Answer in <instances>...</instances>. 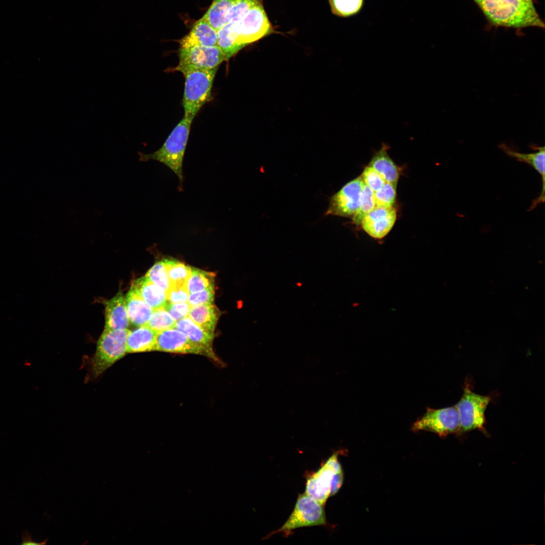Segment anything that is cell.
Returning a JSON list of instances; mask_svg holds the SVG:
<instances>
[{
    "instance_id": "obj_1",
    "label": "cell",
    "mask_w": 545,
    "mask_h": 545,
    "mask_svg": "<svg viewBox=\"0 0 545 545\" xmlns=\"http://www.w3.org/2000/svg\"><path fill=\"white\" fill-rule=\"evenodd\" d=\"M493 24L515 29L536 27L544 24L533 3L523 0H473Z\"/></svg>"
},
{
    "instance_id": "obj_2",
    "label": "cell",
    "mask_w": 545,
    "mask_h": 545,
    "mask_svg": "<svg viewBox=\"0 0 545 545\" xmlns=\"http://www.w3.org/2000/svg\"><path fill=\"white\" fill-rule=\"evenodd\" d=\"M192 122L184 117L160 148L151 153L140 154L141 160H156L170 169L179 179L178 189L180 191H183V162Z\"/></svg>"
},
{
    "instance_id": "obj_3",
    "label": "cell",
    "mask_w": 545,
    "mask_h": 545,
    "mask_svg": "<svg viewBox=\"0 0 545 545\" xmlns=\"http://www.w3.org/2000/svg\"><path fill=\"white\" fill-rule=\"evenodd\" d=\"M217 70L218 68L195 70L183 74L185 78L182 99L184 117L193 121L201 107L209 100Z\"/></svg>"
},
{
    "instance_id": "obj_4",
    "label": "cell",
    "mask_w": 545,
    "mask_h": 545,
    "mask_svg": "<svg viewBox=\"0 0 545 545\" xmlns=\"http://www.w3.org/2000/svg\"><path fill=\"white\" fill-rule=\"evenodd\" d=\"M130 330L104 328L97 342L91 361V371L96 377L127 353V339Z\"/></svg>"
},
{
    "instance_id": "obj_5",
    "label": "cell",
    "mask_w": 545,
    "mask_h": 545,
    "mask_svg": "<svg viewBox=\"0 0 545 545\" xmlns=\"http://www.w3.org/2000/svg\"><path fill=\"white\" fill-rule=\"evenodd\" d=\"M491 400L489 396L475 393L470 384L465 383L463 394L455 405L460 418L459 434L474 429L485 432V411Z\"/></svg>"
},
{
    "instance_id": "obj_6",
    "label": "cell",
    "mask_w": 545,
    "mask_h": 545,
    "mask_svg": "<svg viewBox=\"0 0 545 545\" xmlns=\"http://www.w3.org/2000/svg\"><path fill=\"white\" fill-rule=\"evenodd\" d=\"M326 523L324 505L304 493L299 495L293 511L283 525L265 538L277 533H287L298 528L324 525Z\"/></svg>"
},
{
    "instance_id": "obj_7",
    "label": "cell",
    "mask_w": 545,
    "mask_h": 545,
    "mask_svg": "<svg viewBox=\"0 0 545 545\" xmlns=\"http://www.w3.org/2000/svg\"><path fill=\"white\" fill-rule=\"evenodd\" d=\"M178 54L179 62L173 71L180 72L183 74L195 70L216 68L225 61L224 54L217 45L180 47Z\"/></svg>"
},
{
    "instance_id": "obj_8",
    "label": "cell",
    "mask_w": 545,
    "mask_h": 545,
    "mask_svg": "<svg viewBox=\"0 0 545 545\" xmlns=\"http://www.w3.org/2000/svg\"><path fill=\"white\" fill-rule=\"evenodd\" d=\"M459 427V416L454 405L439 409L427 408L425 413L413 424L412 430L428 431L445 437L458 433Z\"/></svg>"
},
{
    "instance_id": "obj_9",
    "label": "cell",
    "mask_w": 545,
    "mask_h": 545,
    "mask_svg": "<svg viewBox=\"0 0 545 545\" xmlns=\"http://www.w3.org/2000/svg\"><path fill=\"white\" fill-rule=\"evenodd\" d=\"M238 22V42L245 46L272 32V28L264 10L262 2L254 6Z\"/></svg>"
},
{
    "instance_id": "obj_10",
    "label": "cell",
    "mask_w": 545,
    "mask_h": 545,
    "mask_svg": "<svg viewBox=\"0 0 545 545\" xmlns=\"http://www.w3.org/2000/svg\"><path fill=\"white\" fill-rule=\"evenodd\" d=\"M338 455H332L317 471L307 478L305 493L323 505L331 496L335 474L342 470Z\"/></svg>"
},
{
    "instance_id": "obj_11",
    "label": "cell",
    "mask_w": 545,
    "mask_h": 545,
    "mask_svg": "<svg viewBox=\"0 0 545 545\" xmlns=\"http://www.w3.org/2000/svg\"><path fill=\"white\" fill-rule=\"evenodd\" d=\"M155 351L204 355L217 360L213 350L197 345L179 330L173 328L157 333Z\"/></svg>"
},
{
    "instance_id": "obj_12",
    "label": "cell",
    "mask_w": 545,
    "mask_h": 545,
    "mask_svg": "<svg viewBox=\"0 0 545 545\" xmlns=\"http://www.w3.org/2000/svg\"><path fill=\"white\" fill-rule=\"evenodd\" d=\"M363 184L361 176L345 184L331 197L324 215L352 217L358 208Z\"/></svg>"
},
{
    "instance_id": "obj_13",
    "label": "cell",
    "mask_w": 545,
    "mask_h": 545,
    "mask_svg": "<svg viewBox=\"0 0 545 545\" xmlns=\"http://www.w3.org/2000/svg\"><path fill=\"white\" fill-rule=\"evenodd\" d=\"M396 216V210L393 206H376L363 217L360 225L364 231L371 237L382 239L393 227Z\"/></svg>"
},
{
    "instance_id": "obj_14",
    "label": "cell",
    "mask_w": 545,
    "mask_h": 545,
    "mask_svg": "<svg viewBox=\"0 0 545 545\" xmlns=\"http://www.w3.org/2000/svg\"><path fill=\"white\" fill-rule=\"evenodd\" d=\"M499 147L508 156L517 160L525 162L533 167L540 174L542 179V190L538 197L533 200L528 210L535 208L538 204L544 202L545 189V149L544 146L536 147L537 151L530 153H521L514 151L506 144H500Z\"/></svg>"
},
{
    "instance_id": "obj_15",
    "label": "cell",
    "mask_w": 545,
    "mask_h": 545,
    "mask_svg": "<svg viewBox=\"0 0 545 545\" xmlns=\"http://www.w3.org/2000/svg\"><path fill=\"white\" fill-rule=\"evenodd\" d=\"M217 32L202 17L194 23L189 33L178 41L180 47L217 46Z\"/></svg>"
},
{
    "instance_id": "obj_16",
    "label": "cell",
    "mask_w": 545,
    "mask_h": 545,
    "mask_svg": "<svg viewBox=\"0 0 545 545\" xmlns=\"http://www.w3.org/2000/svg\"><path fill=\"white\" fill-rule=\"evenodd\" d=\"M105 328L113 329H126L129 320L125 297L119 292L114 297L105 302Z\"/></svg>"
},
{
    "instance_id": "obj_17",
    "label": "cell",
    "mask_w": 545,
    "mask_h": 545,
    "mask_svg": "<svg viewBox=\"0 0 545 545\" xmlns=\"http://www.w3.org/2000/svg\"><path fill=\"white\" fill-rule=\"evenodd\" d=\"M131 287L153 310L162 308L167 302L166 292L145 276L134 281Z\"/></svg>"
},
{
    "instance_id": "obj_18",
    "label": "cell",
    "mask_w": 545,
    "mask_h": 545,
    "mask_svg": "<svg viewBox=\"0 0 545 545\" xmlns=\"http://www.w3.org/2000/svg\"><path fill=\"white\" fill-rule=\"evenodd\" d=\"M157 333L146 325L130 331L127 339V353L155 351Z\"/></svg>"
},
{
    "instance_id": "obj_19",
    "label": "cell",
    "mask_w": 545,
    "mask_h": 545,
    "mask_svg": "<svg viewBox=\"0 0 545 545\" xmlns=\"http://www.w3.org/2000/svg\"><path fill=\"white\" fill-rule=\"evenodd\" d=\"M125 300L129 322L137 326L147 325L153 309L132 287Z\"/></svg>"
},
{
    "instance_id": "obj_20",
    "label": "cell",
    "mask_w": 545,
    "mask_h": 545,
    "mask_svg": "<svg viewBox=\"0 0 545 545\" xmlns=\"http://www.w3.org/2000/svg\"><path fill=\"white\" fill-rule=\"evenodd\" d=\"M388 146L383 143L373 156L369 166L382 177L385 182L397 186L399 178V169L389 155Z\"/></svg>"
},
{
    "instance_id": "obj_21",
    "label": "cell",
    "mask_w": 545,
    "mask_h": 545,
    "mask_svg": "<svg viewBox=\"0 0 545 545\" xmlns=\"http://www.w3.org/2000/svg\"><path fill=\"white\" fill-rule=\"evenodd\" d=\"M174 328L184 334L194 343L213 350L214 333L202 328L189 317L177 321Z\"/></svg>"
},
{
    "instance_id": "obj_22",
    "label": "cell",
    "mask_w": 545,
    "mask_h": 545,
    "mask_svg": "<svg viewBox=\"0 0 545 545\" xmlns=\"http://www.w3.org/2000/svg\"><path fill=\"white\" fill-rule=\"evenodd\" d=\"M238 24L229 22L218 30L217 46L224 54L225 61H228L245 47L238 42Z\"/></svg>"
},
{
    "instance_id": "obj_23",
    "label": "cell",
    "mask_w": 545,
    "mask_h": 545,
    "mask_svg": "<svg viewBox=\"0 0 545 545\" xmlns=\"http://www.w3.org/2000/svg\"><path fill=\"white\" fill-rule=\"evenodd\" d=\"M221 314L215 305L206 304L192 306L188 317L202 328L214 333Z\"/></svg>"
},
{
    "instance_id": "obj_24",
    "label": "cell",
    "mask_w": 545,
    "mask_h": 545,
    "mask_svg": "<svg viewBox=\"0 0 545 545\" xmlns=\"http://www.w3.org/2000/svg\"><path fill=\"white\" fill-rule=\"evenodd\" d=\"M239 0H213L202 18L216 30L226 24L227 17Z\"/></svg>"
},
{
    "instance_id": "obj_25",
    "label": "cell",
    "mask_w": 545,
    "mask_h": 545,
    "mask_svg": "<svg viewBox=\"0 0 545 545\" xmlns=\"http://www.w3.org/2000/svg\"><path fill=\"white\" fill-rule=\"evenodd\" d=\"M172 286H187L191 267L174 259H164Z\"/></svg>"
},
{
    "instance_id": "obj_26",
    "label": "cell",
    "mask_w": 545,
    "mask_h": 545,
    "mask_svg": "<svg viewBox=\"0 0 545 545\" xmlns=\"http://www.w3.org/2000/svg\"><path fill=\"white\" fill-rule=\"evenodd\" d=\"M215 274L191 267V274L187 283L189 293L214 287Z\"/></svg>"
},
{
    "instance_id": "obj_27",
    "label": "cell",
    "mask_w": 545,
    "mask_h": 545,
    "mask_svg": "<svg viewBox=\"0 0 545 545\" xmlns=\"http://www.w3.org/2000/svg\"><path fill=\"white\" fill-rule=\"evenodd\" d=\"M375 206L374 192L364 183L358 208L352 217L353 222L356 225H360L363 217Z\"/></svg>"
},
{
    "instance_id": "obj_28",
    "label": "cell",
    "mask_w": 545,
    "mask_h": 545,
    "mask_svg": "<svg viewBox=\"0 0 545 545\" xmlns=\"http://www.w3.org/2000/svg\"><path fill=\"white\" fill-rule=\"evenodd\" d=\"M332 12L342 17L356 15L362 9L364 0H329Z\"/></svg>"
},
{
    "instance_id": "obj_29",
    "label": "cell",
    "mask_w": 545,
    "mask_h": 545,
    "mask_svg": "<svg viewBox=\"0 0 545 545\" xmlns=\"http://www.w3.org/2000/svg\"><path fill=\"white\" fill-rule=\"evenodd\" d=\"M145 276L166 293L172 287L164 259L156 262L148 270Z\"/></svg>"
},
{
    "instance_id": "obj_30",
    "label": "cell",
    "mask_w": 545,
    "mask_h": 545,
    "mask_svg": "<svg viewBox=\"0 0 545 545\" xmlns=\"http://www.w3.org/2000/svg\"><path fill=\"white\" fill-rule=\"evenodd\" d=\"M176 322L170 314L162 307L153 310L146 325L158 333L174 328Z\"/></svg>"
},
{
    "instance_id": "obj_31",
    "label": "cell",
    "mask_w": 545,
    "mask_h": 545,
    "mask_svg": "<svg viewBox=\"0 0 545 545\" xmlns=\"http://www.w3.org/2000/svg\"><path fill=\"white\" fill-rule=\"evenodd\" d=\"M396 197V186L387 182L380 190L374 192L375 204L378 206H393Z\"/></svg>"
},
{
    "instance_id": "obj_32",
    "label": "cell",
    "mask_w": 545,
    "mask_h": 545,
    "mask_svg": "<svg viewBox=\"0 0 545 545\" xmlns=\"http://www.w3.org/2000/svg\"><path fill=\"white\" fill-rule=\"evenodd\" d=\"M260 2H262V0L238 1L229 13L226 19V24L231 22L240 21L254 6Z\"/></svg>"
},
{
    "instance_id": "obj_33",
    "label": "cell",
    "mask_w": 545,
    "mask_h": 545,
    "mask_svg": "<svg viewBox=\"0 0 545 545\" xmlns=\"http://www.w3.org/2000/svg\"><path fill=\"white\" fill-rule=\"evenodd\" d=\"M361 176L364 183L374 192L380 190L385 183L382 177L369 165L365 167Z\"/></svg>"
},
{
    "instance_id": "obj_34",
    "label": "cell",
    "mask_w": 545,
    "mask_h": 545,
    "mask_svg": "<svg viewBox=\"0 0 545 545\" xmlns=\"http://www.w3.org/2000/svg\"><path fill=\"white\" fill-rule=\"evenodd\" d=\"M214 298V287L189 294L188 303L190 306L212 304Z\"/></svg>"
},
{
    "instance_id": "obj_35",
    "label": "cell",
    "mask_w": 545,
    "mask_h": 545,
    "mask_svg": "<svg viewBox=\"0 0 545 545\" xmlns=\"http://www.w3.org/2000/svg\"><path fill=\"white\" fill-rule=\"evenodd\" d=\"M191 307L188 302L171 303L168 301L163 307L176 321L188 317Z\"/></svg>"
},
{
    "instance_id": "obj_36",
    "label": "cell",
    "mask_w": 545,
    "mask_h": 545,
    "mask_svg": "<svg viewBox=\"0 0 545 545\" xmlns=\"http://www.w3.org/2000/svg\"><path fill=\"white\" fill-rule=\"evenodd\" d=\"M167 301L171 303L187 302L189 292L187 286H172L166 293Z\"/></svg>"
},
{
    "instance_id": "obj_37",
    "label": "cell",
    "mask_w": 545,
    "mask_h": 545,
    "mask_svg": "<svg viewBox=\"0 0 545 545\" xmlns=\"http://www.w3.org/2000/svg\"><path fill=\"white\" fill-rule=\"evenodd\" d=\"M343 482V472L342 469L338 471L334 475L332 484L331 496L335 495L339 490Z\"/></svg>"
},
{
    "instance_id": "obj_38",
    "label": "cell",
    "mask_w": 545,
    "mask_h": 545,
    "mask_svg": "<svg viewBox=\"0 0 545 545\" xmlns=\"http://www.w3.org/2000/svg\"><path fill=\"white\" fill-rule=\"evenodd\" d=\"M22 541L21 544H23V545H24V544H28V545H29V544H32H32H36V545L42 544V545H43V544H45L46 543V542H47V541L48 540V539H46V540H44V541H43L42 542H36L35 540H32V536H31V534H30L28 532V531L26 530L25 531L23 532V533L22 534Z\"/></svg>"
},
{
    "instance_id": "obj_39",
    "label": "cell",
    "mask_w": 545,
    "mask_h": 545,
    "mask_svg": "<svg viewBox=\"0 0 545 545\" xmlns=\"http://www.w3.org/2000/svg\"><path fill=\"white\" fill-rule=\"evenodd\" d=\"M523 1H524L525 2H528V3H533L532 0H523Z\"/></svg>"
}]
</instances>
